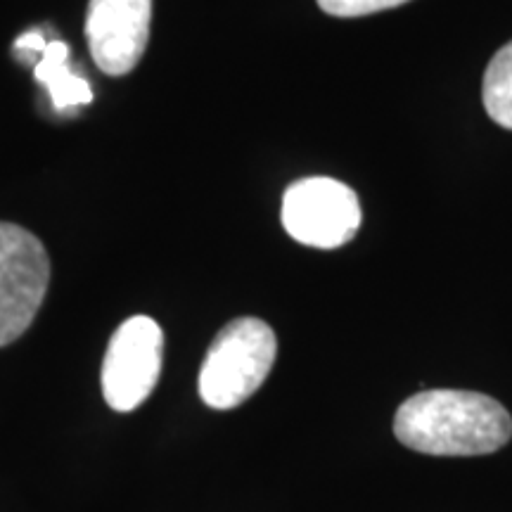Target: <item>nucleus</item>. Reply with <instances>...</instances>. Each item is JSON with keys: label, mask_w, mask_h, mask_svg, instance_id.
Segmentation results:
<instances>
[{"label": "nucleus", "mask_w": 512, "mask_h": 512, "mask_svg": "<svg viewBox=\"0 0 512 512\" xmlns=\"http://www.w3.org/2000/svg\"><path fill=\"white\" fill-rule=\"evenodd\" d=\"M283 226L306 247L337 249L361 228V202L335 178H302L285 190Z\"/></svg>", "instance_id": "nucleus-4"}, {"label": "nucleus", "mask_w": 512, "mask_h": 512, "mask_svg": "<svg viewBox=\"0 0 512 512\" xmlns=\"http://www.w3.org/2000/svg\"><path fill=\"white\" fill-rule=\"evenodd\" d=\"M46 48H48L46 36H43L41 31L31 29V31H24V34L17 38L15 46H12V55H15L22 64H31V67H36Z\"/></svg>", "instance_id": "nucleus-10"}, {"label": "nucleus", "mask_w": 512, "mask_h": 512, "mask_svg": "<svg viewBox=\"0 0 512 512\" xmlns=\"http://www.w3.org/2000/svg\"><path fill=\"white\" fill-rule=\"evenodd\" d=\"M50 285L43 242L17 223L0 221V347L31 328Z\"/></svg>", "instance_id": "nucleus-3"}, {"label": "nucleus", "mask_w": 512, "mask_h": 512, "mask_svg": "<svg viewBox=\"0 0 512 512\" xmlns=\"http://www.w3.org/2000/svg\"><path fill=\"white\" fill-rule=\"evenodd\" d=\"M152 0H91L86 41L95 64L110 76L136 69L150 41Z\"/></svg>", "instance_id": "nucleus-6"}, {"label": "nucleus", "mask_w": 512, "mask_h": 512, "mask_svg": "<svg viewBox=\"0 0 512 512\" xmlns=\"http://www.w3.org/2000/svg\"><path fill=\"white\" fill-rule=\"evenodd\" d=\"M482 100L486 114L512 131V41L491 57L484 72Z\"/></svg>", "instance_id": "nucleus-8"}, {"label": "nucleus", "mask_w": 512, "mask_h": 512, "mask_svg": "<svg viewBox=\"0 0 512 512\" xmlns=\"http://www.w3.org/2000/svg\"><path fill=\"white\" fill-rule=\"evenodd\" d=\"M164 332L157 320L133 316L119 325L102 361V396L117 413H131L157 387Z\"/></svg>", "instance_id": "nucleus-5"}, {"label": "nucleus", "mask_w": 512, "mask_h": 512, "mask_svg": "<svg viewBox=\"0 0 512 512\" xmlns=\"http://www.w3.org/2000/svg\"><path fill=\"white\" fill-rule=\"evenodd\" d=\"M394 434L427 456H486L512 439V418L486 394L430 389L401 403Z\"/></svg>", "instance_id": "nucleus-1"}, {"label": "nucleus", "mask_w": 512, "mask_h": 512, "mask_svg": "<svg viewBox=\"0 0 512 512\" xmlns=\"http://www.w3.org/2000/svg\"><path fill=\"white\" fill-rule=\"evenodd\" d=\"M408 0H318L320 10L332 17H363L382 12L389 8H399Z\"/></svg>", "instance_id": "nucleus-9"}, {"label": "nucleus", "mask_w": 512, "mask_h": 512, "mask_svg": "<svg viewBox=\"0 0 512 512\" xmlns=\"http://www.w3.org/2000/svg\"><path fill=\"white\" fill-rule=\"evenodd\" d=\"M278 339L259 318L230 320L214 337L200 368V396L209 408L230 411L245 403L271 373Z\"/></svg>", "instance_id": "nucleus-2"}, {"label": "nucleus", "mask_w": 512, "mask_h": 512, "mask_svg": "<svg viewBox=\"0 0 512 512\" xmlns=\"http://www.w3.org/2000/svg\"><path fill=\"white\" fill-rule=\"evenodd\" d=\"M67 60H69L67 43L48 41V48L43 50L41 60H38V64L34 67L36 81L48 88V95L50 100H53L57 112L69 110V107L91 105L93 102L91 83L69 72Z\"/></svg>", "instance_id": "nucleus-7"}]
</instances>
